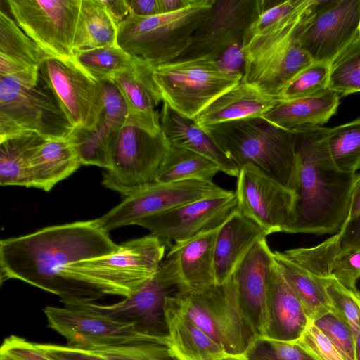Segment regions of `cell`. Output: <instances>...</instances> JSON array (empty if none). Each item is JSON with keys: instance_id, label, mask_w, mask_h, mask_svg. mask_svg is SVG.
I'll return each mask as SVG.
<instances>
[{"instance_id": "obj_22", "label": "cell", "mask_w": 360, "mask_h": 360, "mask_svg": "<svg viewBox=\"0 0 360 360\" xmlns=\"http://www.w3.org/2000/svg\"><path fill=\"white\" fill-rule=\"evenodd\" d=\"M310 321L302 302L284 278L274 259L268 280L263 336L296 341Z\"/></svg>"}, {"instance_id": "obj_7", "label": "cell", "mask_w": 360, "mask_h": 360, "mask_svg": "<svg viewBox=\"0 0 360 360\" xmlns=\"http://www.w3.org/2000/svg\"><path fill=\"white\" fill-rule=\"evenodd\" d=\"M214 1L198 0L184 9L148 17L130 13L118 25L117 45L152 67L179 59Z\"/></svg>"}, {"instance_id": "obj_34", "label": "cell", "mask_w": 360, "mask_h": 360, "mask_svg": "<svg viewBox=\"0 0 360 360\" xmlns=\"http://www.w3.org/2000/svg\"><path fill=\"white\" fill-rule=\"evenodd\" d=\"M118 25L101 0H81L77 21L75 53L117 45Z\"/></svg>"}, {"instance_id": "obj_56", "label": "cell", "mask_w": 360, "mask_h": 360, "mask_svg": "<svg viewBox=\"0 0 360 360\" xmlns=\"http://www.w3.org/2000/svg\"><path fill=\"white\" fill-rule=\"evenodd\" d=\"M220 360H246L243 355H229L226 354Z\"/></svg>"}, {"instance_id": "obj_13", "label": "cell", "mask_w": 360, "mask_h": 360, "mask_svg": "<svg viewBox=\"0 0 360 360\" xmlns=\"http://www.w3.org/2000/svg\"><path fill=\"white\" fill-rule=\"evenodd\" d=\"M360 39V0H315L299 37L314 62L332 64Z\"/></svg>"}, {"instance_id": "obj_50", "label": "cell", "mask_w": 360, "mask_h": 360, "mask_svg": "<svg viewBox=\"0 0 360 360\" xmlns=\"http://www.w3.org/2000/svg\"><path fill=\"white\" fill-rule=\"evenodd\" d=\"M338 235L340 252L352 250L360 243V212L345 222Z\"/></svg>"}, {"instance_id": "obj_18", "label": "cell", "mask_w": 360, "mask_h": 360, "mask_svg": "<svg viewBox=\"0 0 360 360\" xmlns=\"http://www.w3.org/2000/svg\"><path fill=\"white\" fill-rule=\"evenodd\" d=\"M179 283L176 258L174 255L167 252L155 276L131 297L110 304L94 302L71 305L81 306L115 319L134 321L148 332L164 334L160 333V328L165 326V300L172 289L176 288Z\"/></svg>"}, {"instance_id": "obj_28", "label": "cell", "mask_w": 360, "mask_h": 360, "mask_svg": "<svg viewBox=\"0 0 360 360\" xmlns=\"http://www.w3.org/2000/svg\"><path fill=\"white\" fill-rule=\"evenodd\" d=\"M220 227L169 248L167 252L175 255L179 267L180 283L176 289L199 291L217 285L214 247Z\"/></svg>"}, {"instance_id": "obj_38", "label": "cell", "mask_w": 360, "mask_h": 360, "mask_svg": "<svg viewBox=\"0 0 360 360\" xmlns=\"http://www.w3.org/2000/svg\"><path fill=\"white\" fill-rule=\"evenodd\" d=\"M326 143L336 166L347 173L360 169V118L328 128Z\"/></svg>"}, {"instance_id": "obj_49", "label": "cell", "mask_w": 360, "mask_h": 360, "mask_svg": "<svg viewBox=\"0 0 360 360\" xmlns=\"http://www.w3.org/2000/svg\"><path fill=\"white\" fill-rule=\"evenodd\" d=\"M37 344L56 360H105L91 350L51 343Z\"/></svg>"}, {"instance_id": "obj_9", "label": "cell", "mask_w": 360, "mask_h": 360, "mask_svg": "<svg viewBox=\"0 0 360 360\" xmlns=\"http://www.w3.org/2000/svg\"><path fill=\"white\" fill-rule=\"evenodd\" d=\"M172 297L178 308L226 354L243 355L256 337L241 312L232 278L199 291L176 290Z\"/></svg>"}, {"instance_id": "obj_39", "label": "cell", "mask_w": 360, "mask_h": 360, "mask_svg": "<svg viewBox=\"0 0 360 360\" xmlns=\"http://www.w3.org/2000/svg\"><path fill=\"white\" fill-rule=\"evenodd\" d=\"M91 351L105 360H180L169 347L166 334L147 342Z\"/></svg>"}, {"instance_id": "obj_55", "label": "cell", "mask_w": 360, "mask_h": 360, "mask_svg": "<svg viewBox=\"0 0 360 360\" xmlns=\"http://www.w3.org/2000/svg\"><path fill=\"white\" fill-rule=\"evenodd\" d=\"M354 356L355 360H360V330L354 340Z\"/></svg>"}, {"instance_id": "obj_51", "label": "cell", "mask_w": 360, "mask_h": 360, "mask_svg": "<svg viewBox=\"0 0 360 360\" xmlns=\"http://www.w3.org/2000/svg\"><path fill=\"white\" fill-rule=\"evenodd\" d=\"M130 13L141 17L161 14L160 0H127Z\"/></svg>"}, {"instance_id": "obj_20", "label": "cell", "mask_w": 360, "mask_h": 360, "mask_svg": "<svg viewBox=\"0 0 360 360\" xmlns=\"http://www.w3.org/2000/svg\"><path fill=\"white\" fill-rule=\"evenodd\" d=\"M103 90V108L96 127L92 130L74 129L70 139L82 165L108 169L110 150L125 124L127 109L116 86L110 80L101 81Z\"/></svg>"}, {"instance_id": "obj_53", "label": "cell", "mask_w": 360, "mask_h": 360, "mask_svg": "<svg viewBox=\"0 0 360 360\" xmlns=\"http://www.w3.org/2000/svg\"><path fill=\"white\" fill-rule=\"evenodd\" d=\"M360 212V174H357L354 183L349 203L348 219L354 217Z\"/></svg>"}, {"instance_id": "obj_36", "label": "cell", "mask_w": 360, "mask_h": 360, "mask_svg": "<svg viewBox=\"0 0 360 360\" xmlns=\"http://www.w3.org/2000/svg\"><path fill=\"white\" fill-rule=\"evenodd\" d=\"M219 172V167L210 159L191 150L170 146L158 171L156 181H212Z\"/></svg>"}, {"instance_id": "obj_46", "label": "cell", "mask_w": 360, "mask_h": 360, "mask_svg": "<svg viewBox=\"0 0 360 360\" xmlns=\"http://www.w3.org/2000/svg\"><path fill=\"white\" fill-rule=\"evenodd\" d=\"M297 341L316 360H345L333 342L311 321Z\"/></svg>"}, {"instance_id": "obj_19", "label": "cell", "mask_w": 360, "mask_h": 360, "mask_svg": "<svg viewBox=\"0 0 360 360\" xmlns=\"http://www.w3.org/2000/svg\"><path fill=\"white\" fill-rule=\"evenodd\" d=\"M265 7L266 0H215L210 15L179 58L215 60L226 48L244 41L247 30Z\"/></svg>"}, {"instance_id": "obj_11", "label": "cell", "mask_w": 360, "mask_h": 360, "mask_svg": "<svg viewBox=\"0 0 360 360\" xmlns=\"http://www.w3.org/2000/svg\"><path fill=\"white\" fill-rule=\"evenodd\" d=\"M43 311L49 327L63 336L67 345L86 350L147 342L163 335L78 305L46 306Z\"/></svg>"}, {"instance_id": "obj_37", "label": "cell", "mask_w": 360, "mask_h": 360, "mask_svg": "<svg viewBox=\"0 0 360 360\" xmlns=\"http://www.w3.org/2000/svg\"><path fill=\"white\" fill-rule=\"evenodd\" d=\"M74 60L97 80H108L122 71L135 66L139 59L118 45L77 51Z\"/></svg>"}, {"instance_id": "obj_35", "label": "cell", "mask_w": 360, "mask_h": 360, "mask_svg": "<svg viewBox=\"0 0 360 360\" xmlns=\"http://www.w3.org/2000/svg\"><path fill=\"white\" fill-rule=\"evenodd\" d=\"M274 257L311 321L332 310L326 292V278H319L311 274L285 257L282 252L274 251Z\"/></svg>"}, {"instance_id": "obj_42", "label": "cell", "mask_w": 360, "mask_h": 360, "mask_svg": "<svg viewBox=\"0 0 360 360\" xmlns=\"http://www.w3.org/2000/svg\"><path fill=\"white\" fill-rule=\"evenodd\" d=\"M246 360H316L296 341L256 336L243 354Z\"/></svg>"}, {"instance_id": "obj_24", "label": "cell", "mask_w": 360, "mask_h": 360, "mask_svg": "<svg viewBox=\"0 0 360 360\" xmlns=\"http://www.w3.org/2000/svg\"><path fill=\"white\" fill-rule=\"evenodd\" d=\"M285 255L314 276L332 277L347 288L359 292L360 249L340 252L338 233L315 246L287 250Z\"/></svg>"}, {"instance_id": "obj_5", "label": "cell", "mask_w": 360, "mask_h": 360, "mask_svg": "<svg viewBox=\"0 0 360 360\" xmlns=\"http://www.w3.org/2000/svg\"><path fill=\"white\" fill-rule=\"evenodd\" d=\"M315 0L243 41L245 64L242 80L277 98L285 86L314 61L299 37Z\"/></svg>"}, {"instance_id": "obj_6", "label": "cell", "mask_w": 360, "mask_h": 360, "mask_svg": "<svg viewBox=\"0 0 360 360\" xmlns=\"http://www.w3.org/2000/svg\"><path fill=\"white\" fill-rule=\"evenodd\" d=\"M74 129L39 68L0 77V140L24 131L68 139Z\"/></svg>"}, {"instance_id": "obj_30", "label": "cell", "mask_w": 360, "mask_h": 360, "mask_svg": "<svg viewBox=\"0 0 360 360\" xmlns=\"http://www.w3.org/2000/svg\"><path fill=\"white\" fill-rule=\"evenodd\" d=\"M339 104L340 95L327 89L309 97L280 101L262 117L288 131L302 126L322 127L336 113Z\"/></svg>"}, {"instance_id": "obj_32", "label": "cell", "mask_w": 360, "mask_h": 360, "mask_svg": "<svg viewBox=\"0 0 360 360\" xmlns=\"http://www.w3.org/2000/svg\"><path fill=\"white\" fill-rule=\"evenodd\" d=\"M81 165L75 146L69 138L46 140L32 159V188L49 191Z\"/></svg>"}, {"instance_id": "obj_58", "label": "cell", "mask_w": 360, "mask_h": 360, "mask_svg": "<svg viewBox=\"0 0 360 360\" xmlns=\"http://www.w3.org/2000/svg\"><path fill=\"white\" fill-rule=\"evenodd\" d=\"M354 249H360V243Z\"/></svg>"}, {"instance_id": "obj_52", "label": "cell", "mask_w": 360, "mask_h": 360, "mask_svg": "<svg viewBox=\"0 0 360 360\" xmlns=\"http://www.w3.org/2000/svg\"><path fill=\"white\" fill-rule=\"evenodd\" d=\"M101 1L117 25L130 14L127 0H101Z\"/></svg>"}, {"instance_id": "obj_10", "label": "cell", "mask_w": 360, "mask_h": 360, "mask_svg": "<svg viewBox=\"0 0 360 360\" xmlns=\"http://www.w3.org/2000/svg\"><path fill=\"white\" fill-rule=\"evenodd\" d=\"M169 147L162 131L155 135L124 124L112 146L110 167L103 174V186L127 197L156 182Z\"/></svg>"}, {"instance_id": "obj_21", "label": "cell", "mask_w": 360, "mask_h": 360, "mask_svg": "<svg viewBox=\"0 0 360 360\" xmlns=\"http://www.w3.org/2000/svg\"><path fill=\"white\" fill-rule=\"evenodd\" d=\"M274 261V252L266 238H262L232 276L241 312L256 336L264 335L267 285Z\"/></svg>"}, {"instance_id": "obj_41", "label": "cell", "mask_w": 360, "mask_h": 360, "mask_svg": "<svg viewBox=\"0 0 360 360\" xmlns=\"http://www.w3.org/2000/svg\"><path fill=\"white\" fill-rule=\"evenodd\" d=\"M330 69V63L313 62L285 86L277 100L305 98L326 91L328 89Z\"/></svg>"}, {"instance_id": "obj_45", "label": "cell", "mask_w": 360, "mask_h": 360, "mask_svg": "<svg viewBox=\"0 0 360 360\" xmlns=\"http://www.w3.org/2000/svg\"><path fill=\"white\" fill-rule=\"evenodd\" d=\"M308 0L266 1L265 9L247 30L244 39L295 12Z\"/></svg>"}, {"instance_id": "obj_4", "label": "cell", "mask_w": 360, "mask_h": 360, "mask_svg": "<svg viewBox=\"0 0 360 360\" xmlns=\"http://www.w3.org/2000/svg\"><path fill=\"white\" fill-rule=\"evenodd\" d=\"M240 169L250 165L294 192L297 161L294 135L262 117L202 128Z\"/></svg>"}, {"instance_id": "obj_33", "label": "cell", "mask_w": 360, "mask_h": 360, "mask_svg": "<svg viewBox=\"0 0 360 360\" xmlns=\"http://www.w3.org/2000/svg\"><path fill=\"white\" fill-rule=\"evenodd\" d=\"M46 140L32 131L21 132L0 140L1 185L32 188V159Z\"/></svg>"}, {"instance_id": "obj_40", "label": "cell", "mask_w": 360, "mask_h": 360, "mask_svg": "<svg viewBox=\"0 0 360 360\" xmlns=\"http://www.w3.org/2000/svg\"><path fill=\"white\" fill-rule=\"evenodd\" d=\"M328 89L342 96L360 92V39L331 64Z\"/></svg>"}, {"instance_id": "obj_31", "label": "cell", "mask_w": 360, "mask_h": 360, "mask_svg": "<svg viewBox=\"0 0 360 360\" xmlns=\"http://www.w3.org/2000/svg\"><path fill=\"white\" fill-rule=\"evenodd\" d=\"M48 56L13 19L0 11V77L39 68Z\"/></svg>"}, {"instance_id": "obj_47", "label": "cell", "mask_w": 360, "mask_h": 360, "mask_svg": "<svg viewBox=\"0 0 360 360\" xmlns=\"http://www.w3.org/2000/svg\"><path fill=\"white\" fill-rule=\"evenodd\" d=\"M0 356L11 360H56L37 343L15 335L4 340L0 348Z\"/></svg>"}, {"instance_id": "obj_23", "label": "cell", "mask_w": 360, "mask_h": 360, "mask_svg": "<svg viewBox=\"0 0 360 360\" xmlns=\"http://www.w3.org/2000/svg\"><path fill=\"white\" fill-rule=\"evenodd\" d=\"M108 80L116 86L125 101V124L155 135L162 131L160 113L155 110L162 99L153 79L150 65L139 60L132 68L117 73Z\"/></svg>"}, {"instance_id": "obj_16", "label": "cell", "mask_w": 360, "mask_h": 360, "mask_svg": "<svg viewBox=\"0 0 360 360\" xmlns=\"http://www.w3.org/2000/svg\"><path fill=\"white\" fill-rule=\"evenodd\" d=\"M236 192L193 201L147 217L137 223L169 248L220 227L238 211Z\"/></svg>"}, {"instance_id": "obj_26", "label": "cell", "mask_w": 360, "mask_h": 360, "mask_svg": "<svg viewBox=\"0 0 360 360\" xmlns=\"http://www.w3.org/2000/svg\"><path fill=\"white\" fill-rule=\"evenodd\" d=\"M278 101L257 86L240 81L215 98L193 121L201 128L228 122L262 117Z\"/></svg>"}, {"instance_id": "obj_8", "label": "cell", "mask_w": 360, "mask_h": 360, "mask_svg": "<svg viewBox=\"0 0 360 360\" xmlns=\"http://www.w3.org/2000/svg\"><path fill=\"white\" fill-rule=\"evenodd\" d=\"M151 74L162 101L191 120L243 78L222 71L207 58H179L151 66Z\"/></svg>"}, {"instance_id": "obj_29", "label": "cell", "mask_w": 360, "mask_h": 360, "mask_svg": "<svg viewBox=\"0 0 360 360\" xmlns=\"http://www.w3.org/2000/svg\"><path fill=\"white\" fill-rule=\"evenodd\" d=\"M160 127L170 146L197 153L216 163L221 172L238 177L240 169L193 120L187 118L163 103Z\"/></svg>"}, {"instance_id": "obj_12", "label": "cell", "mask_w": 360, "mask_h": 360, "mask_svg": "<svg viewBox=\"0 0 360 360\" xmlns=\"http://www.w3.org/2000/svg\"><path fill=\"white\" fill-rule=\"evenodd\" d=\"M22 30L49 56L73 60L81 0H6Z\"/></svg>"}, {"instance_id": "obj_44", "label": "cell", "mask_w": 360, "mask_h": 360, "mask_svg": "<svg viewBox=\"0 0 360 360\" xmlns=\"http://www.w3.org/2000/svg\"><path fill=\"white\" fill-rule=\"evenodd\" d=\"M333 342L345 360H355V338L350 328L332 310L311 321Z\"/></svg>"}, {"instance_id": "obj_43", "label": "cell", "mask_w": 360, "mask_h": 360, "mask_svg": "<svg viewBox=\"0 0 360 360\" xmlns=\"http://www.w3.org/2000/svg\"><path fill=\"white\" fill-rule=\"evenodd\" d=\"M326 292L332 311L351 329L354 338L360 330V294L352 291L336 279L326 278Z\"/></svg>"}, {"instance_id": "obj_2", "label": "cell", "mask_w": 360, "mask_h": 360, "mask_svg": "<svg viewBox=\"0 0 360 360\" xmlns=\"http://www.w3.org/2000/svg\"><path fill=\"white\" fill-rule=\"evenodd\" d=\"M97 219L47 226L0 242L1 281L16 279L53 292L69 264L119 250Z\"/></svg>"}, {"instance_id": "obj_3", "label": "cell", "mask_w": 360, "mask_h": 360, "mask_svg": "<svg viewBox=\"0 0 360 360\" xmlns=\"http://www.w3.org/2000/svg\"><path fill=\"white\" fill-rule=\"evenodd\" d=\"M120 245L114 253L69 264L60 274L53 294L65 306L135 294L155 276L167 246L152 234Z\"/></svg>"}, {"instance_id": "obj_59", "label": "cell", "mask_w": 360, "mask_h": 360, "mask_svg": "<svg viewBox=\"0 0 360 360\" xmlns=\"http://www.w3.org/2000/svg\"><path fill=\"white\" fill-rule=\"evenodd\" d=\"M359 290V294H360V290Z\"/></svg>"}, {"instance_id": "obj_27", "label": "cell", "mask_w": 360, "mask_h": 360, "mask_svg": "<svg viewBox=\"0 0 360 360\" xmlns=\"http://www.w3.org/2000/svg\"><path fill=\"white\" fill-rule=\"evenodd\" d=\"M163 312L168 345L180 360H220L226 355L178 308L171 294L165 297Z\"/></svg>"}, {"instance_id": "obj_1", "label": "cell", "mask_w": 360, "mask_h": 360, "mask_svg": "<svg viewBox=\"0 0 360 360\" xmlns=\"http://www.w3.org/2000/svg\"><path fill=\"white\" fill-rule=\"evenodd\" d=\"M327 129L302 126L291 131L297 174L288 233L336 234L348 219L358 173L345 172L336 166L328 148Z\"/></svg>"}, {"instance_id": "obj_14", "label": "cell", "mask_w": 360, "mask_h": 360, "mask_svg": "<svg viewBox=\"0 0 360 360\" xmlns=\"http://www.w3.org/2000/svg\"><path fill=\"white\" fill-rule=\"evenodd\" d=\"M39 71L75 129L94 130L103 108L102 82L74 59L48 56Z\"/></svg>"}, {"instance_id": "obj_54", "label": "cell", "mask_w": 360, "mask_h": 360, "mask_svg": "<svg viewBox=\"0 0 360 360\" xmlns=\"http://www.w3.org/2000/svg\"><path fill=\"white\" fill-rule=\"evenodd\" d=\"M198 0H160L162 13H167L184 9Z\"/></svg>"}, {"instance_id": "obj_15", "label": "cell", "mask_w": 360, "mask_h": 360, "mask_svg": "<svg viewBox=\"0 0 360 360\" xmlns=\"http://www.w3.org/2000/svg\"><path fill=\"white\" fill-rule=\"evenodd\" d=\"M213 181H185L171 183L155 182L127 197L102 217L96 219L105 231H110L137 223L155 214L181 205L226 193Z\"/></svg>"}, {"instance_id": "obj_17", "label": "cell", "mask_w": 360, "mask_h": 360, "mask_svg": "<svg viewBox=\"0 0 360 360\" xmlns=\"http://www.w3.org/2000/svg\"><path fill=\"white\" fill-rule=\"evenodd\" d=\"M235 192L238 211L267 235L287 233L293 220L294 192L250 165L240 169Z\"/></svg>"}, {"instance_id": "obj_48", "label": "cell", "mask_w": 360, "mask_h": 360, "mask_svg": "<svg viewBox=\"0 0 360 360\" xmlns=\"http://www.w3.org/2000/svg\"><path fill=\"white\" fill-rule=\"evenodd\" d=\"M214 61L222 71L243 76L245 64L243 41L228 46Z\"/></svg>"}, {"instance_id": "obj_25", "label": "cell", "mask_w": 360, "mask_h": 360, "mask_svg": "<svg viewBox=\"0 0 360 360\" xmlns=\"http://www.w3.org/2000/svg\"><path fill=\"white\" fill-rule=\"evenodd\" d=\"M268 235L257 224L236 211L219 228L214 247L217 285L229 281L255 243Z\"/></svg>"}, {"instance_id": "obj_57", "label": "cell", "mask_w": 360, "mask_h": 360, "mask_svg": "<svg viewBox=\"0 0 360 360\" xmlns=\"http://www.w3.org/2000/svg\"><path fill=\"white\" fill-rule=\"evenodd\" d=\"M0 360H11V359H8L6 357H4V356H0Z\"/></svg>"}]
</instances>
